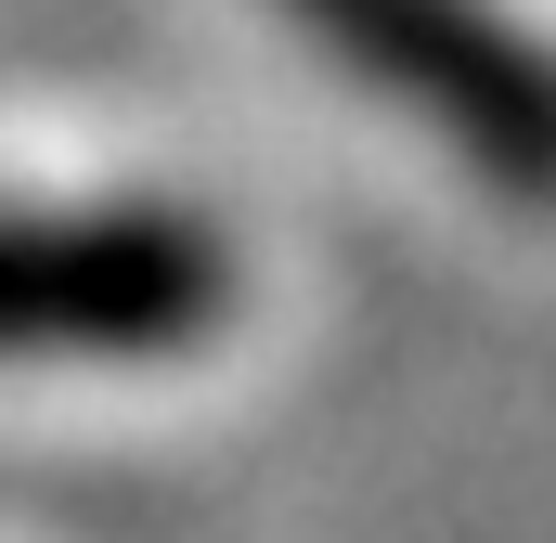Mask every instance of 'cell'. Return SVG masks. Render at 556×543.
Returning a JSON list of instances; mask_svg holds the SVG:
<instances>
[{
  "label": "cell",
  "instance_id": "6da1fadb",
  "mask_svg": "<svg viewBox=\"0 0 556 543\" xmlns=\"http://www.w3.org/2000/svg\"><path fill=\"white\" fill-rule=\"evenodd\" d=\"M337 78L402 104L453 168L556 207V39L505 0H285Z\"/></svg>",
  "mask_w": 556,
  "mask_h": 543
},
{
  "label": "cell",
  "instance_id": "7a4b0ae2",
  "mask_svg": "<svg viewBox=\"0 0 556 543\" xmlns=\"http://www.w3.org/2000/svg\"><path fill=\"white\" fill-rule=\"evenodd\" d=\"M233 311V247L194 207H0V363L104 350L155 363Z\"/></svg>",
  "mask_w": 556,
  "mask_h": 543
}]
</instances>
